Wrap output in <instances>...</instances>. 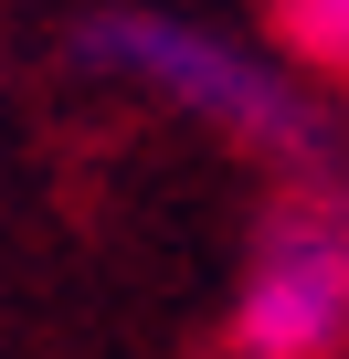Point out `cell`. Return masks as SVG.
<instances>
[{"mask_svg": "<svg viewBox=\"0 0 349 359\" xmlns=\"http://www.w3.org/2000/svg\"><path fill=\"white\" fill-rule=\"evenodd\" d=\"M64 43H74V64H96V74L159 95L169 116H191V127H212V137H233V148H244L254 169H275V180H349L338 116L307 95V74L275 64V53H254V43H233V32H212V22H191V11L106 0V11H85Z\"/></svg>", "mask_w": 349, "mask_h": 359, "instance_id": "cell-1", "label": "cell"}, {"mask_svg": "<svg viewBox=\"0 0 349 359\" xmlns=\"http://www.w3.org/2000/svg\"><path fill=\"white\" fill-rule=\"evenodd\" d=\"M275 43L296 74H338L349 85V0H275Z\"/></svg>", "mask_w": 349, "mask_h": 359, "instance_id": "cell-3", "label": "cell"}, {"mask_svg": "<svg viewBox=\"0 0 349 359\" xmlns=\"http://www.w3.org/2000/svg\"><path fill=\"white\" fill-rule=\"evenodd\" d=\"M223 359H349V180H275L233 296Z\"/></svg>", "mask_w": 349, "mask_h": 359, "instance_id": "cell-2", "label": "cell"}]
</instances>
